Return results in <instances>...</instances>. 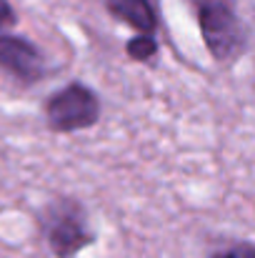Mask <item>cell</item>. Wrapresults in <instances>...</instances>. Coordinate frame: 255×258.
I'll use <instances>...</instances> for the list:
<instances>
[{"instance_id":"6da1fadb","label":"cell","mask_w":255,"mask_h":258,"mask_svg":"<svg viewBox=\"0 0 255 258\" xmlns=\"http://www.w3.org/2000/svg\"><path fill=\"white\" fill-rule=\"evenodd\" d=\"M38 228L55 258H75L95 243L88 213L75 198H55L38 213Z\"/></svg>"},{"instance_id":"7a4b0ae2","label":"cell","mask_w":255,"mask_h":258,"mask_svg":"<svg viewBox=\"0 0 255 258\" xmlns=\"http://www.w3.org/2000/svg\"><path fill=\"white\" fill-rule=\"evenodd\" d=\"M45 125L53 133H78L88 131L100 120V98L85 83H68L65 88L48 95L43 105Z\"/></svg>"},{"instance_id":"3957f363","label":"cell","mask_w":255,"mask_h":258,"mask_svg":"<svg viewBox=\"0 0 255 258\" xmlns=\"http://www.w3.org/2000/svg\"><path fill=\"white\" fill-rule=\"evenodd\" d=\"M200 35L205 48L218 63H230L240 58L248 48V30L243 20L230 10V5H215L200 10Z\"/></svg>"},{"instance_id":"277c9868","label":"cell","mask_w":255,"mask_h":258,"mask_svg":"<svg viewBox=\"0 0 255 258\" xmlns=\"http://www.w3.org/2000/svg\"><path fill=\"white\" fill-rule=\"evenodd\" d=\"M0 71L25 86L40 83L48 76L43 50L15 33H0Z\"/></svg>"},{"instance_id":"5b68a950","label":"cell","mask_w":255,"mask_h":258,"mask_svg":"<svg viewBox=\"0 0 255 258\" xmlns=\"http://www.w3.org/2000/svg\"><path fill=\"white\" fill-rule=\"evenodd\" d=\"M105 8L113 18L135 28L140 35H153L158 30V13L150 0H105Z\"/></svg>"},{"instance_id":"8992f818","label":"cell","mask_w":255,"mask_h":258,"mask_svg":"<svg viewBox=\"0 0 255 258\" xmlns=\"http://www.w3.org/2000/svg\"><path fill=\"white\" fill-rule=\"evenodd\" d=\"M125 53L133 58V60H138V63H148V60H153L155 55H158V40L153 38V35H135V38H130V43L125 45Z\"/></svg>"},{"instance_id":"52a82bcc","label":"cell","mask_w":255,"mask_h":258,"mask_svg":"<svg viewBox=\"0 0 255 258\" xmlns=\"http://www.w3.org/2000/svg\"><path fill=\"white\" fill-rule=\"evenodd\" d=\"M210 258H255V246L253 243H245V241H240V243H230V246L215 251Z\"/></svg>"},{"instance_id":"ba28073f","label":"cell","mask_w":255,"mask_h":258,"mask_svg":"<svg viewBox=\"0 0 255 258\" xmlns=\"http://www.w3.org/2000/svg\"><path fill=\"white\" fill-rule=\"evenodd\" d=\"M18 23V13L10 0H0V33H8Z\"/></svg>"},{"instance_id":"9c48e42d","label":"cell","mask_w":255,"mask_h":258,"mask_svg":"<svg viewBox=\"0 0 255 258\" xmlns=\"http://www.w3.org/2000/svg\"><path fill=\"white\" fill-rule=\"evenodd\" d=\"M198 5V10L203 8H215V5H228V0H193Z\"/></svg>"}]
</instances>
